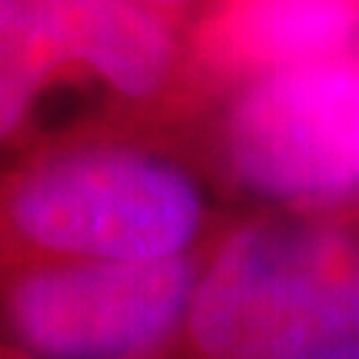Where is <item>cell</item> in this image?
<instances>
[{
	"mask_svg": "<svg viewBox=\"0 0 359 359\" xmlns=\"http://www.w3.org/2000/svg\"><path fill=\"white\" fill-rule=\"evenodd\" d=\"M223 154L243 190L283 210L359 200V47L250 77L226 114Z\"/></svg>",
	"mask_w": 359,
	"mask_h": 359,
	"instance_id": "3957f363",
	"label": "cell"
},
{
	"mask_svg": "<svg viewBox=\"0 0 359 359\" xmlns=\"http://www.w3.org/2000/svg\"><path fill=\"white\" fill-rule=\"evenodd\" d=\"M359 339V226L257 217L203 253L183 320L147 359H309Z\"/></svg>",
	"mask_w": 359,
	"mask_h": 359,
	"instance_id": "6da1fadb",
	"label": "cell"
},
{
	"mask_svg": "<svg viewBox=\"0 0 359 359\" xmlns=\"http://www.w3.org/2000/svg\"><path fill=\"white\" fill-rule=\"evenodd\" d=\"M359 47V0H226L210 24V53L259 77Z\"/></svg>",
	"mask_w": 359,
	"mask_h": 359,
	"instance_id": "8992f818",
	"label": "cell"
},
{
	"mask_svg": "<svg viewBox=\"0 0 359 359\" xmlns=\"http://www.w3.org/2000/svg\"><path fill=\"white\" fill-rule=\"evenodd\" d=\"M203 253L80 259L0 276V343L20 359H147L183 320Z\"/></svg>",
	"mask_w": 359,
	"mask_h": 359,
	"instance_id": "277c9868",
	"label": "cell"
},
{
	"mask_svg": "<svg viewBox=\"0 0 359 359\" xmlns=\"http://www.w3.org/2000/svg\"><path fill=\"white\" fill-rule=\"evenodd\" d=\"M309 359H359V339L343 343V346H333V349H326V353H320V356H309Z\"/></svg>",
	"mask_w": 359,
	"mask_h": 359,
	"instance_id": "52a82bcc",
	"label": "cell"
},
{
	"mask_svg": "<svg viewBox=\"0 0 359 359\" xmlns=\"http://www.w3.org/2000/svg\"><path fill=\"white\" fill-rule=\"evenodd\" d=\"M206 200L187 170L130 147L64 150L0 193V276L80 259L193 253Z\"/></svg>",
	"mask_w": 359,
	"mask_h": 359,
	"instance_id": "7a4b0ae2",
	"label": "cell"
},
{
	"mask_svg": "<svg viewBox=\"0 0 359 359\" xmlns=\"http://www.w3.org/2000/svg\"><path fill=\"white\" fill-rule=\"evenodd\" d=\"M0 359H20V356H17L11 346H4V343H0Z\"/></svg>",
	"mask_w": 359,
	"mask_h": 359,
	"instance_id": "ba28073f",
	"label": "cell"
},
{
	"mask_svg": "<svg viewBox=\"0 0 359 359\" xmlns=\"http://www.w3.org/2000/svg\"><path fill=\"white\" fill-rule=\"evenodd\" d=\"M143 4V0H140ZM147 4H177V0H147Z\"/></svg>",
	"mask_w": 359,
	"mask_h": 359,
	"instance_id": "9c48e42d",
	"label": "cell"
},
{
	"mask_svg": "<svg viewBox=\"0 0 359 359\" xmlns=\"http://www.w3.org/2000/svg\"><path fill=\"white\" fill-rule=\"evenodd\" d=\"M67 67L150 100L173 74V40L140 0H0V140Z\"/></svg>",
	"mask_w": 359,
	"mask_h": 359,
	"instance_id": "5b68a950",
	"label": "cell"
}]
</instances>
